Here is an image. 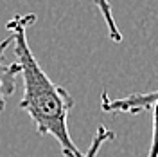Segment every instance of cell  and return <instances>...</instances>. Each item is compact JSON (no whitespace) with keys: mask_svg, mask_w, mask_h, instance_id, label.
I'll return each instance as SVG.
<instances>
[{"mask_svg":"<svg viewBox=\"0 0 158 157\" xmlns=\"http://www.w3.org/2000/svg\"><path fill=\"white\" fill-rule=\"evenodd\" d=\"M36 15H15L7 20L6 29L13 38V51L16 56L20 76L23 79V96L18 108L31 118L40 136H49L58 141L65 157H83L81 150L70 137L69 114L76 101L67 88L56 85L49 74L41 69L36 56L32 54L27 40V29L34 25Z\"/></svg>","mask_w":158,"mask_h":157,"instance_id":"6da1fadb","label":"cell"},{"mask_svg":"<svg viewBox=\"0 0 158 157\" xmlns=\"http://www.w3.org/2000/svg\"><path fill=\"white\" fill-rule=\"evenodd\" d=\"M13 45V38L6 36L0 42V114L6 110L7 99L15 94L16 90V79L20 76V69L18 63H9L6 60V51Z\"/></svg>","mask_w":158,"mask_h":157,"instance_id":"7a4b0ae2","label":"cell"},{"mask_svg":"<svg viewBox=\"0 0 158 157\" xmlns=\"http://www.w3.org/2000/svg\"><path fill=\"white\" fill-rule=\"evenodd\" d=\"M94 6L99 9L101 16H102V22L106 25V33H108V38L111 42H115V43H120L122 42V33H120L117 22H115L113 11H111V6H110V0H94Z\"/></svg>","mask_w":158,"mask_h":157,"instance_id":"3957f363","label":"cell"},{"mask_svg":"<svg viewBox=\"0 0 158 157\" xmlns=\"http://www.w3.org/2000/svg\"><path fill=\"white\" fill-rule=\"evenodd\" d=\"M113 139H115V132L113 130H110L104 125H99L95 134H94V137H92V143H90L88 150L83 154V157H97L101 148L104 146L108 141H113Z\"/></svg>","mask_w":158,"mask_h":157,"instance_id":"277c9868","label":"cell"},{"mask_svg":"<svg viewBox=\"0 0 158 157\" xmlns=\"http://www.w3.org/2000/svg\"><path fill=\"white\" fill-rule=\"evenodd\" d=\"M149 112L153 114V136H151L148 157H158V88L153 90V103Z\"/></svg>","mask_w":158,"mask_h":157,"instance_id":"5b68a950","label":"cell"}]
</instances>
